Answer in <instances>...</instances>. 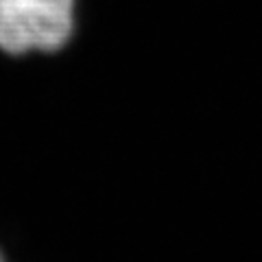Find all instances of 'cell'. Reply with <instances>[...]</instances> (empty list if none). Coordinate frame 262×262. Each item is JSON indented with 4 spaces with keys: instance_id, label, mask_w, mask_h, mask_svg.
<instances>
[{
    "instance_id": "obj_1",
    "label": "cell",
    "mask_w": 262,
    "mask_h": 262,
    "mask_svg": "<svg viewBox=\"0 0 262 262\" xmlns=\"http://www.w3.org/2000/svg\"><path fill=\"white\" fill-rule=\"evenodd\" d=\"M75 29L77 0H0V51L9 57L59 53Z\"/></svg>"
},
{
    "instance_id": "obj_2",
    "label": "cell",
    "mask_w": 262,
    "mask_h": 262,
    "mask_svg": "<svg viewBox=\"0 0 262 262\" xmlns=\"http://www.w3.org/2000/svg\"><path fill=\"white\" fill-rule=\"evenodd\" d=\"M0 262H7V260H5V256H3V251H0Z\"/></svg>"
}]
</instances>
